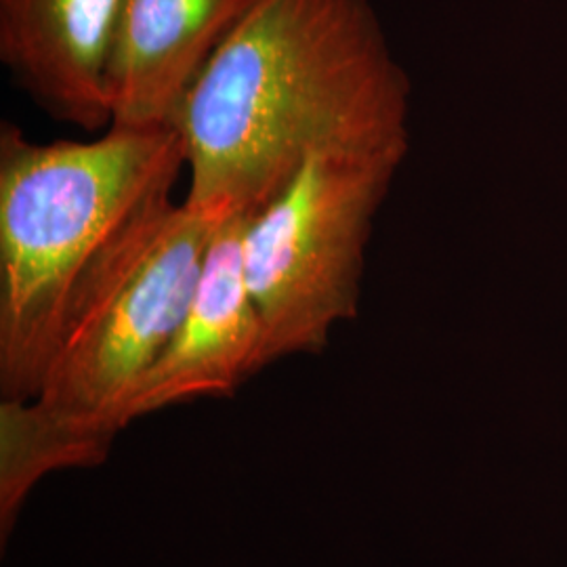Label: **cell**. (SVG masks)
Returning <instances> with one entry per match:
<instances>
[{
    "mask_svg": "<svg viewBox=\"0 0 567 567\" xmlns=\"http://www.w3.org/2000/svg\"><path fill=\"white\" fill-rule=\"evenodd\" d=\"M408 110L370 0H252L175 122L185 198L250 215L313 152H408Z\"/></svg>",
    "mask_w": 567,
    "mask_h": 567,
    "instance_id": "6da1fadb",
    "label": "cell"
},
{
    "mask_svg": "<svg viewBox=\"0 0 567 567\" xmlns=\"http://www.w3.org/2000/svg\"><path fill=\"white\" fill-rule=\"evenodd\" d=\"M187 168L177 126L32 142L0 124V400H34L84 278Z\"/></svg>",
    "mask_w": 567,
    "mask_h": 567,
    "instance_id": "7a4b0ae2",
    "label": "cell"
},
{
    "mask_svg": "<svg viewBox=\"0 0 567 567\" xmlns=\"http://www.w3.org/2000/svg\"><path fill=\"white\" fill-rule=\"evenodd\" d=\"M231 213L163 194L143 206L74 295L34 398L70 425L116 442L145 374L192 303L210 243Z\"/></svg>",
    "mask_w": 567,
    "mask_h": 567,
    "instance_id": "3957f363",
    "label": "cell"
},
{
    "mask_svg": "<svg viewBox=\"0 0 567 567\" xmlns=\"http://www.w3.org/2000/svg\"><path fill=\"white\" fill-rule=\"evenodd\" d=\"M408 152L320 150L243 231L244 278L257 305L261 370L318 355L362 301L372 225Z\"/></svg>",
    "mask_w": 567,
    "mask_h": 567,
    "instance_id": "277c9868",
    "label": "cell"
},
{
    "mask_svg": "<svg viewBox=\"0 0 567 567\" xmlns=\"http://www.w3.org/2000/svg\"><path fill=\"white\" fill-rule=\"evenodd\" d=\"M246 215L231 213L219 225L182 324L131 402V423L175 405L231 398L261 372L264 330L244 278Z\"/></svg>",
    "mask_w": 567,
    "mask_h": 567,
    "instance_id": "5b68a950",
    "label": "cell"
},
{
    "mask_svg": "<svg viewBox=\"0 0 567 567\" xmlns=\"http://www.w3.org/2000/svg\"><path fill=\"white\" fill-rule=\"evenodd\" d=\"M122 0H0V63L55 121L112 126L110 60Z\"/></svg>",
    "mask_w": 567,
    "mask_h": 567,
    "instance_id": "8992f818",
    "label": "cell"
},
{
    "mask_svg": "<svg viewBox=\"0 0 567 567\" xmlns=\"http://www.w3.org/2000/svg\"><path fill=\"white\" fill-rule=\"evenodd\" d=\"M252 0H122L107 89L114 126H175Z\"/></svg>",
    "mask_w": 567,
    "mask_h": 567,
    "instance_id": "52a82bcc",
    "label": "cell"
},
{
    "mask_svg": "<svg viewBox=\"0 0 567 567\" xmlns=\"http://www.w3.org/2000/svg\"><path fill=\"white\" fill-rule=\"evenodd\" d=\"M114 442L51 414L37 400H0V538L11 536L21 507L42 477L61 468H91Z\"/></svg>",
    "mask_w": 567,
    "mask_h": 567,
    "instance_id": "ba28073f",
    "label": "cell"
}]
</instances>
